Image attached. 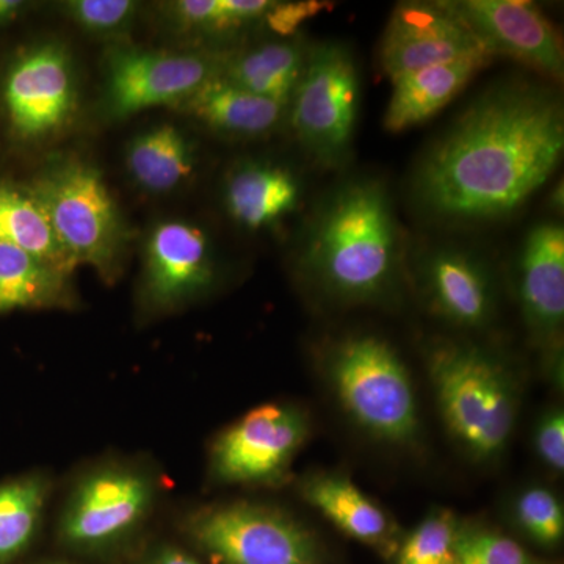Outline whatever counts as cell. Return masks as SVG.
<instances>
[{
  "label": "cell",
  "mask_w": 564,
  "mask_h": 564,
  "mask_svg": "<svg viewBox=\"0 0 564 564\" xmlns=\"http://www.w3.org/2000/svg\"><path fill=\"white\" fill-rule=\"evenodd\" d=\"M494 57L477 55L430 66L391 80L392 93L384 113V128L399 133L440 113Z\"/></svg>",
  "instance_id": "obj_18"
},
{
  "label": "cell",
  "mask_w": 564,
  "mask_h": 564,
  "mask_svg": "<svg viewBox=\"0 0 564 564\" xmlns=\"http://www.w3.org/2000/svg\"><path fill=\"white\" fill-rule=\"evenodd\" d=\"M24 7L21 0H0V25L17 20Z\"/></svg>",
  "instance_id": "obj_34"
},
{
  "label": "cell",
  "mask_w": 564,
  "mask_h": 564,
  "mask_svg": "<svg viewBox=\"0 0 564 564\" xmlns=\"http://www.w3.org/2000/svg\"><path fill=\"white\" fill-rule=\"evenodd\" d=\"M51 223L69 265L109 273L120 256L122 223L98 170L79 162L47 170L29 191Z\"/></svg>",
  "instance_id": "obj_6"
},
{
  "label": "cell",
  "mask_w": 564,
  "mask_h": 564,
  "mask_svg": "<svg viewBox=\"0 0 564 564\" xmlns=\"http://www.w3.org/2000/svg\"><path fill=\"white\" fill-rule=\"evenodd\" d=\"M66 274L29 252L0 243V314L66 302Z\"/></svg>",
  "instance_id": "obj_23"
},
{
  "label": "cell",
  "mask_w": 564,
  "mask_h": 564,
  "mask_svg": "<svg viewBox=\"0 0 564 564\" xmlns=\"http://www.w3.org/2000/svg\"><path fill=\"white\" fill-rule=\"evenodd\" d=\"M462 522L451 510L430 511L413 532L400 541L397 564H458Z\"/></svg>",
  "instance_id": "obj_26"
},
{
  "label": "cell",
  "mask_w": 564,
  "mask_h": 564,
  "mask_svg": "<svg viewBox=\"0 0 564 564\" xmlns=\"http://www.w3.org/2000/svg\"><path fill=\"white\" fill-rule=\"evenodd\" d=\"M302 267L337 302L381 303L395 292L403 239L383 182L352 180L326 196L304 237Z\"/></svg>",
  "instance_id": "obj_2"
},
{
  "label": "cell",
  "mask_w": 564,
  "mask_h": 564,
  "mask_svg": "<svg viewBox=\"0 0 564 564\" xmlns=\"http://www.w3.org/2000/svg\"><path fill=\"white\" fill-rule=\"evenodd\" d=\"M303 499L325 516L340 532L391 556L399 547V532L389 514L350 478L340 474H315L300 485Z\"/></svg>",
  "instance_id": "obj_17"
},
{
  "label": "cell",
  "mask_w": 564,
  "mask_h": 564,
  "mask_svg": "<svg viewBox=\"0 0 564 564\" xmlns=\"http://www.w3.org/2000/svg\"><path fill=\"white\" fill-rule=\"evenodd\" d=\"M359 98L361 80L350 47L337 41L310 46L288 120L303 150L322 169H339L350 159Z\"/></svg>",
  "instance_id": "obj_5"
},
{
  "label": "cell",
  "mask_w": 564,
  "mask_h": 564,
  "mask_svg": "<svg viewBox=\"0 0 564 564\" xmlns=\"http://www.w3.org/2000/svg\"><path fill=\"white\" fill-rule=\"evenodd\" d=\"M212 131L229 139H261L288 120L289 106L252 95L221 76L204 84L182 104Z\"/></svg>",
  "instance_id": "obj_19"
},
{
  "label": "cell",
  "mask_w": 564,
  "mask_h": 564,
  "mask_svg": "<svg viewBox=\"0 0 564 564\" xmlns=\"http://www.w3.org/2000/svg\"><path fill=\"white\" fill-rule=\"evenodd\" d=\"M195 169L191 141L173 124L140 133L128 151V170L143 191L172 192L192 176Z\"/></svg>",
  "instance_id": "obj_22"
},
{
  "label": "cell",
  "mask_w": 564,
  "mask_h": 564,
  "mask_svg": "<svg viewBox=\"0 0 564 564\" xmlns=\"http://www.w3.org/2000/svg\"><path fill=\"white\" fill-rule=\"evenodd\" d=\"M47 564H51V563H47ZM52 564H61V563H52Z\"/></svg>",
  "instance_id": "obj_36"
},
{
  "label": "cell",
  "mask_w": 564,
  "mask_h": 564,
  "mask_svg": "<svg viewBox=\"0 0 564 564\" xmlns=\"http://www.w3.org/2000/svg\"><path fill=\"white\" fill-rule=\"evenodd\" d=\"M300 182L288 169L267 162H245L226 182L229 215L248 229H262L296 209Z\"/></svg>",
  "instance_id": "obj_20"
},
{
  "label": "cell",
  "mask_w": 564,
  "mask_h": 564,
  "mask_svg": "<svg viewBox=\"0 0 564 564\" xmlns=\"http://www.w3.org/2000/svg\"><path fill=\"white\" fill-rule=\"evenodd\" d=\"M451 3L496 57L516 58L547 79H563L562 39L534 3L525 0H454Z\"/></svg>",
  "instance_id": "obj_13"
},
{
  "label": "cell",
  "mask_w": 564,
  "mask_h": 564,
  "mask_svg": "<svg viewBox=\"0 0 564 564\" xmlns=\"http://www.w3.org/2000/svg\"><path fill=\"white\" fill-rule=\"evenodd\" d=\"M310 46L302 40L263 43L252 50L228 54L221 77L252 95L289 106L302 79Z\"/></svg>",
  "instance_id": "obj_21"
},
{
  "label": "cell",
  "mask_w": 564,
  "mask_h": 564,
  "mask_svg": "<svg viewBox=\"0 0 564 564\" xmlns=\"http://www.w3.org/2000/svg\"><path fill=\"white\" fill-rule=\"evenodd\" d=\"M214 278L209 240L198 226L187 221H163L147 245L144 284L158 306L185 302L204 291Z\"/></svg>",
  "instance_id": "obj_16"
},
{
  "label": "cell",
  "mask_w": 564,
  "mask_h": 564,
  "mask_svg": "<svg viewBox=\"0 0 564 564\" xmlns=\"http://www.w3.org/2000/svg\"><path fill=\"white\" fill-rule=\"evenodd\" d=\"M477 55L496 57L451 2L399 3L380 44L381 69L391 80Z\"/></svg>",
  "instance_id": "obj_10"
},
{
  "label": "cell",
  "mask_w": 564,
  "mask_h": 564,
  "mask_svg": "<svg viewBox=\"0 0 564 564\" xmlns=\"http://www.w3.org/2000/svg\"><path fill=\"white\" fill-rule=\"evenodd\" d=\"M11 129L25 140L58 131L76 104L73 68L57 44H44L11 65L3 85Z\"/></svg>",
  "instance_id": "obj_11"
},
{
  "label": "cell",
  "mask_w": 564,
  "mask_h": 564,
  "mask_svg": "<svg viewBox=\"0 0 564 564\" xmlns=\"http://www.w3.org/2000/svg\"><path fill=\"white\" fill-rule=\"evenodd\" d=\"M426 366L445 426L467 455L497 458L516 423V392L507 369L470 344H434Z\"/></svg>",
  "instance_id": "obj_3"
},
{
  "label": "cell",
  "mask_w": 564,
  "mask_h": 564,
  "mask_svg": "<svg viewBox=\"0 0 564 564\" xmlns=\"http://www.w3.org/2000/svg\"><path fill=\"white\" fill-rule=\"evenodd\" d=\"M66 11L77 24L88 32H120L133 20L137 3L131 0H73L66 3Z\"/></svg>",
  "instance_id": "obj_30"
},
{
  "label": "cell",
  "mask_w": 564,
  "mask_h": 564,
  "mask_svg": "<svg viewBox=\"0 0 564 564\" xmlns=\"http://www.w3.org/2000/svg\"><path fill=\"white\" fill-rule=\"evenodd\" d=\"M549 206H551L552 210H555L556 214H562L564 206V191H563V181H560L558 184L552 188L551 195H549Z\"/></svg>",
  "instance_id": "obj_35"
},
{
  "label": "cell",
  "mask_w": 564,
  "mask_h": 564,
  "mask_svg": "<svg viewBox=\"0 0 564 564\" xmlns=\"http://www.w3.org/2000/svg\"><path fill=\"white\" fill-rule=\"evenodd\" d=\"M519 299L527 328L555 358H562L564 325V229L538 223L519 256Z\"/></svg>",
  "instance_id": "obj_14"
},
{
  "label": "cell",
  "mask_w": 564,
  "mask_h": 564,
  "mask_svg": "<svg viewBox=\"0 0 564 564\" xmlns=\"http://www.w3.org/2000/svg\"><path fill=\"white\" fill-rule=\"evenodd\" d=\"M228 54L115 51L107 69V107L126 118L161 106H182L207 82L221 76Z\"/></svg>",
  "instance_id": "obj_9"
},
{
  "label": "cell",
  "mask_w": 564,
  "mask_h": 564,
  "mask_svg": "<svg viewBox=\"0 0 564 564\" xmlns=\"http://www.w3.org/2000/svg\"><path fill=\"white\" fill-rule=\"evenodd\" d=\"M458 564H545L521 544L496 530L462 524Z\"/></svg>",
  "instance_id": "obj_29"
},
{
  "label": "cell",
  "mask_w": 564,
  "mask_h": 564,
  "mask_svg": "<svg viewBox=\"0 0 564 564\" xmlns=\"http://www.w3.org/2000/svg\"><path fill=\"white\" fill-rule=\"evenodd\" d=\"M534 448L541 462L554 470H564V413L562 408H552L541 415L534 429Z\"/></svg>",
  "instance_id": "obj_31"
},
{
  "label": "cell",
  "mask_w": 564,
  "mask_h": 564,
  "mask_svg": "<svg viewBox=\"0 0 564 564\" xmlns=\"http://www.w3.org/2000/svg\"><path fill=\"white\" fill-rule=\"evenodd\" d=\"M187 532L218 564H321V547L291 516L247 502L193 514Z\"/></svg>",
  "instance_id": "obj_7"
},
{
  "label": "cell",
  "mask_w": 564,
  "mask_h": 564,
  "mask_svg": "<svg viewBox=\"0 0 564 564\" xmlns=\"http://www.w3.org/2000/svg\"><path fill=\"white\" fill-rule=\"evenodd\" d=\"M307 434L310 422L299 408L262 404L232 423L215 441L212 473L223 484H280Z\"/></svg>",
  "instance_id": "obj_8"
},
{
  "label": "cell",
  "mask_w": 564,
  "mask_h": 564,
  "mask_svg": "<svg viewBox=\"0 0 564 564\" xmlns=\"http://www.w3.org/2000/svg\"><path fill=\"white\" fill-rule=\"evenodd\" d=\"M516 524L534 544L556 547L564 538V510L562 500L544 486H530L516 497L513 505Z\"/></svg>",
  "instance_id": "obj_28"
},
{
  "label": "cell",
  "mask_w": 564,
  "mask_h": 564,
  "mask_svg": "<svg viewBox=\"0 0 564 564\" xmlns=\"http://www.w3.org/2000/svg\"><path fill=\"white\" fill-rule=\"evenodd\" d=\"M46 497L47 484L39 475L0 484V564H11L28 551Z\"/></svg>",
  "instance_id": "obj_25"
},
{
  "label": "cell",
  "mask_w": 564,
  "mask_h": 564,
  "mask_svg": "<svg viewBox=\"0 0 564 564\" xmlns=\"http://www.w3.org/2000/svg\"><path fill=\"white\" fill-rule=\"evenodd\" d=\"M323 370L337 402L364 432L391 444L417 437L413 380L391 344L372 334L344 337L326 351Z\"/></svg>",
  "instance_id": "obj_4"
},
{
  "label": "cell",
  "mask_w": 564,
  "mask_h": 564,
  "mask_svg": "<svg viewBox=\"0 0 564 564\" xmlns=\"http://www.w3.org/2000/svg\"><path fill=\"white\" fill-rule=\"evenodd\" d=\"M423 295L434 314L464 329L486 328L496 314V284L480 256L458 247H440L423 256Z\"/></svg>",
  "instance_id": "obj_15"
},
{
  "label": "cell",
  "mask_w": 564,
  "mask_h": 564,
  "mask_svg": "<svg viewBox=\"0 0 564 564\" xmlns=\"http://www.w3.org/2000/svg\"><path fill=\"white\" fill-rule=\"evenodd\" d=\"M323 9L321 2H274L265 14L267 25L278 35L291 36L304 21L315 17Z\"/></svg>",
  "instance_id": "obj_32"
},
{
  "label": "cell",
  "mask_w": 564,
  "mask_h": 564,
  "mask_svg": "<svg viewBox=\"0 0 564 564\" xmlns=\"http://www.w3.org/2000/svg\"><path fill=\"white\" fill-rule=\"evenodd\" d=\"M563 151L564 109L554 88L494 85L423 155L415 203L445 221L507 217L551 180Z\"/></svg>",
  "instance_id": "obj_1"
},
{
  "label": "cell",
  "mask_w": 564,
  "mask_h": 564,
  "mask_svg": "<svg viewBox=\"0 0 564 564\" xmlns=\"http://www.w3.org/2000/svg\"><path fill=\"white\" fill-rule=\"evenodd\" d=\"M0 243L20 248L63 274L73 270L46 214L31 193L3 184H0Z\"/></svg>",
  "instance_id": "obj_24"
},
{
  "label": "cell",
  "mask_w": 564,
  "mask_h": 564,
  "mask_svg": "<svg viewBox=\"0 0 564 564\" xmlns=\"http://www.w3.org/2000/svg\"><path fill=\"white\" fill-rule=\"evenodd\" d=\"M273 3L270 0H182L174 3V11L187 28L221 33L263 20Z\"/></svg>",
  "instance_id": "obj_27"
},
{
  "label": "cell",
  "mask_w": 564,
  "mask_h": 564,
  "mask_svg": "<svg viewBox=\"0 0 564 564\" xmlns=\"http://www.w3.org/2000/svg\"><path fill=\"white\" fill-rule=\"evenodd\" d=\"M150 502L151 486L140 474L126 469L93 474L70 499L62 538L85 551L106 547L139 524Z\"/></svg>",
  "instance_id": "obj_12"
},
{
  "label": "cell",
  "mask_w": 564,
  "mask_h": 564,
  "mask_svg": "<svg viewBox=\"0 0 564 564\" xmlns=\"http://www.w3.org/2000/svg\"><path fill=\"white\" fill-rule=\"evenodd\" d=\"M147 564H202L198 560L193 558L187 552L180 549L165 547L161 549L158 554L152 555Z\"/></svg>",
  "instance_id": "obj_33"
}]
</instances>
